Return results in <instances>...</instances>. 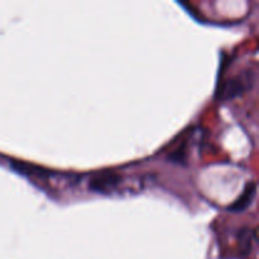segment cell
<instances>
[{
  "label": "cell",
  "instance_id": "obj_1",
  "mask_svg": "<svg viewBox=\"0 0 259 259\" xmlns=\"http://www.w3.org/2000/svg\"><path fill=\"white\" fill-rule=\"evenodd\" d=\"M254 82V75L252 71H244L240 75L234 76L228 80L219 90V98L222 100H232L243 95L245 91L249 90Z\"/></svg>",
  "mask_w": 259,
  "mask_h": 259
},
{
  "label": "cell",
  "instance_id": "obj_2",
  "mask_svg": "<svg viewBox=\"0 0 259 259\" xmlns=\"http://www.w3.org/2000/svg\"><path fill=\"white\" fill-rule=\"evenodd\" d=\"M120 184V176L114 172H103V174L95 175L90 180V190L100 194H110L118 185Z\"/></svg>",
  "mask_w": 259,
  "mask_h": 259
},
{
  "label": "cell",
  "instance_id": "obj_3",
  "mask_svg": "<svg viewBox=\"0 0 259 259\" xmlns=\"http://www.w3.org/2000/svg\"><path fill=\"white\" fill-rule=\"evenodd\" d=\"M255 191H257V186L255 184H249L247 187H245L244 192L239 196V199L235 200L234 204L230 206V210L235 212H240L243 210L247 209L250 204H252L253 199L255 196Z\"/></svg>",
  "mask_w": 259,
  "mask_h": 259
}]
</instances>
